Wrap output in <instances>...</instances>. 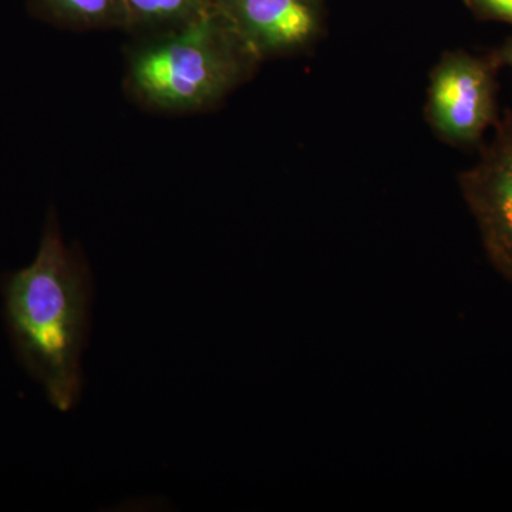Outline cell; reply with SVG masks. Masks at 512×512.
<instances>
[{
  "instance_id": "cell-1",
  "label": "cell",
  "mask_w": 512,
  "mask_h": 512,
  "mask_svg": "<svg viewBox=\"0 0 512 512\" xmlns=\"http://www.w3.org/2000/svg\"><path fill=\"white\" fill-rule=\"evenodd\" d=\"M2 295L20 365L57 410L69 412L82 390L92 279L82 258L63 244L53 214L35 261L3 276Z\"/></svg>"
},
{
  "instance_id": "cell-2",
  "label": "cell",
  "mask_w": 512,
  "mask_h": 512,
  "mask_svg": "<svg viewBox=\"0 0 512 512\" xmlns=\"http://www.w3.org/2000/svg\"><path fill=\"white\" fill-rule=\"evenodd\" d=\"M258 63L212 8L138 46L128 62V84L138 99L158 110H204L249 79Z\"/></svg>"
},
{
  "instance_id": "cell-3",
  "label": "cell",
  "mask_w": 512,
  "mask_h": 512,
  "mask_svg": "<svg viewBox=\"0 0 512 512\" xmlns=\"http://www.w3.org/2000/svg\"><path fill=\"white\" fill-rule=\"evenodd\" d=\"M493 56L464 50L444 53L431 72L427 119L451 146L474 147L498 123L497 72Z\"/></svg>"
},
{
  "instance_id": "cell-4",
  "label": "cell",
  "mask_w": 512,
  "mask_h": 512,
  "mask_svg": "<svg viewBox=\"0 0 512 512\" xmlns=\"http://www.w3.org/2000/svg\"><path fill=\"white\" fill-rule=\"evenodd\" d=\"M488 261L512 284V111L494 127L473 167L458 177Z\"/></svg>"
},
{
  "instance_id": "cell-5",
  "label": "cell",
  "mask_w": 512,
  "mask_h": 512,
  "mask_svg": "<svg viewBox=\"0 0 512 512\" xmlns=\"http://www.w3.org/2000/svg\"><path fill=\"white\" fill-rule=\"evenodd\" d=\"M214 8L259 62L303 52L325 32V0H214Z\"/></svg>"
},
{
  "instance_id": "cell-6",
  "label": "cell",
  "mask_w": 512,
  "mask_h": 512,
  "mask_svg": "<svg viewBox=\"0 0 512 512\" xmlns=\"http://www.w3.org/2000/svg\"><path fill=\"white\" fill-rule=\"evenodd\" d=\"M214 8V0H123L124 28L168 32Z\"/></svg>"
},
{
  "instance_id": "cell-7",
  "label": "cell",
  "mask_w": 512,
  "mask_h": 512,
  "mask_svg": "<svg viewBox=\"0 0 512 512\" xmlns=\"http://www.w3.org/2000/svg\"><path fill=\"white\" fill-rule=\"evenodd\" d=\"M40 15L74 28H124L123 0H29Z\"/></svg>"
},
{
  "instance_id": "cell-8",
  "label": "cell",
  "mask_w": 512,
  "mask_h": 512,
  "mask_svg": "<svg viewBox=\"0 0 512 512\" xmlns=\"http://www.w3.org/2000/svg\"><path fill=\"white\" fill-rule=\"evenodd\" d=\"M464 3L478 19L512 25V0H464Z\"/></svg>"
},
{
  "instance_id": "cell-9",
  "label": "cell",
  "mask_w": 512,
  "mask_h": 512,
  "mask_svg": "<svg viewBox=\"0 0 512 512\" xmlns=\"http://www.w3.org/2000/svg\"><path fill=\"white\" fill-rule=\"evenodd\" d=\"M490 55L494 57L495 62L500 64V67L505 66L512 69V37H510L508 40H505L503 45L497 47V49H494Z\"/></svg>"
}]
</instances>
